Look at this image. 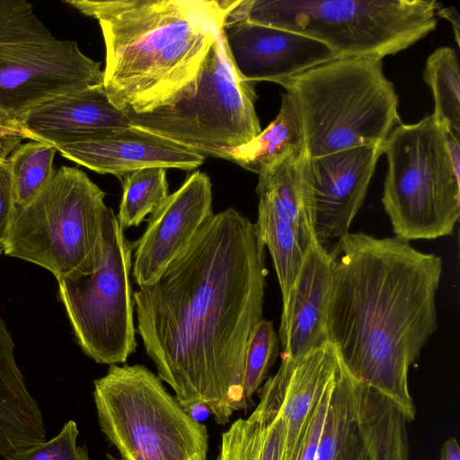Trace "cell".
Here are the masks:
<instances>
[{"label": "cell", "instance_id": "6da1fadb", "mask_svg": "<svg viewBox=\"0 0 460 460\" xmlns=\"http://www.w3.org/2000/svg\"><path fill=\"white\" fill-rule=\"evenodd\" d=\"M266 275L255 223L230 208L208 218L155 283L133 292L145 350L189 413L203 407L224 425L248 407L246 344L262 318Z\"/></svg>", "mask_w": 460, "mask_h": 460}, {"label": "cell", "instance_id": "7a4b0ae2", "mask_svg": "<svg viewBox=\"0 0 460 460\" xmlns=\"http://www.w3.org/2000/svg\"><path fill=\"white\" fill-rule=\"evenodd\" d=\"M329 341L357 379L411 421L408 375L437 329L442 260L396 236L348 233L331 250Z\"/></svg>", "mask_w": 460, "mask_h": 460}, {"label": "cell", "instance_id": "3957f363", "mask_svg": "<svg viewBox=\"0 0 460 460\" xmlns=\"http://www.w3.org/2000/svg\"><path fill=\"white\" fill-rule=\"evenodd\" d=\"M234 1L66 0L98 21L103 87L124 113H146L194 93L204 60Z\"/></svg>", "mask_w": 460, "mask_h": 460}, {"label": "cell", "instance_id": "277c9868", "mask_svg": "<svg viewBox=\"0 0 460 460\" xmlns=\"http://www.w3.org/2000/svg\"><path fill=\"white\" fill-rule=\"evenodd\" d=\"M279 84L297 108L307 157L381 146L401 123L398 96L380 58H338Z\"/></svg>", "mask_w": 460, "mask_h": 460}, {"label": "cell", "instance_id": "5b68a950", "mask_svg": "<svg viewBox=\"0 0 460 460\" xmlns=\"http://www.w3.org/2000/svg\"><path fill=\"white\" fill-rule=\"evenodd\" d=\"M434 0H237L227 21H246L313 38L340 58L382 59L437 25Z\"/></svg>", "mask_w": 460, "mask_h": 460}, {"label": "cell", "instance_id": "8992f818", "mask_svg": "<svg viewBox=\"0 0 460 460\" xmlns=\"http://www.w3.org/2000/svg\"><path fill=\"white\" fill-rule=\"evenodd\" d=\"M105 196L82 170L61 166L32 200L16 207L4 252L46 269L57 280L93 273L110 208Z\"/></svg>", "mask_w": 460, "mask_h": 460}, {"label": "cell", "instance_id": "52a82bcc", "mask_svg": "<svg viewBox=\"0 0 460 460\" xmlns=\"http://www.w3.org/2000/svg\"><path fill=\"white\" fill-rule=\"evenodd\" d=\"M100 428L122 460H207V428L142 365H111L94 380Z\"/></svg>", "mask_w": 460, "mask_h": 460}, {"label": "cell", "instance_id": "ba28073f", "mask_svg": "<svg viewBox=\"0 0 460 460\" xmlns=\"http://www.w3.org/2000/svg\"><path fill=\"white\" fill-rule=\"evenodd\" d=\"M387 172L382 203L394 236L431 240L452 234L460 216V177L445 128L433 115L399 123L382 145Z\"/></svg>", "mask_w": 460, "mask_h": 460}, {"label": "cell", "instance_id": "9c48e42d", "mask_svg": "<svg viewBox=\"0 0 460 460\" xmlns=\"http://www.w3.org/2000/svg\"><path fill=\"white\" fill-rule=\"evenodd\" d=\"M101 84V63L56 38L31 3L0 0V111L19 122L48 100Z\"/></svg>", "mask_w": 460, "mask_h": 460}, {"label": "cell", "instance_id": "30bf717a", "mask_svg": "<svg viewBox=\"0 0 460 460\" xmlns=\"http://www.w3.org/2000/svg\"><path fill=\"white\" fill-rule=\"evenodd\" d=\"M256 100L253 83L236 70L221 30L192 94L150 112L125 114L132 126L190 146L205 157L220 158L222 150L244 145L261 132Z\"/></svg>", "mask_w": 460, "mask_h": 460}, {"label": "cell", "instance_id": "8fae6325", "mask_svg": "<svg viewBox=\"0 0 460 460\" xmlns=\"http://www.w3.org/2000/svg\"><path fill=\"white\" fill-rule=\"evenodd\" d=\"M132 252V243L109 208L95 270L76 279L58 280V296L77 343L99 364L125 363L137 349L129 278Z\"/></svg>", "mask_w": 460, "mask_h": 460}, {"label": "cell", "instance_id": "7c38bea8", "mask_svg": "<svg viewBox=\"0 0 460 460\" xmlns=\"http://www.w3.org/2000/svg\"><path fill=\"white\" fill-rule=\"evenodd\" d=\"M382 154L381 146L305 155L300 173L305 208L314 239L325 249L349 233Z\"/></svg>", "mask_w": 460, "mask_h": 460}, {"label": "cell", "instance_id": "4fadbf2b", "mask_svg": "<svg viewBox=\"0 0 460 460\" xmlns=\"http://www.w3.org/2000/svg\"><path fill=\"white\" fill-rule=\"evenodd\" d=\"M212 201L210 179L198 171L150 215L145 232L132 243V275L139 288L155 283L190 242L213 215Z\"/></svg>", "mask_w": 460, "mask_h": 460}, {"label": "cell", "instance_id": "5bb4252c", "mask_svg": "<svg viewBox=\"0 0 460 460\" xmlns=\"http://www.w3.org/2000/svg\"><path fill=\"white\" fill-rule=\"evenodd\" d=\"M231 59L249 82L277 84L338 57L321 41L290 31L246 21H225Z\"/></svg>", "mask_w": 460, "mask_h": 460}, {"label": "cell", "instance_id": "9a60e30c", "mask_svg": "<svg viewBox=\"0 0 460 460\" xmlns=\"http://www.w3.org/2000/svg\"><path fill=\"white\" fill-rule=\"evenodd\" d=\"M54 146L67 160L119 179L129 172L153 167L190 171L205 160L204 155L190 146L132 125Z\"/></svg>", "mask_w": 460, "mask_h": 460}, {"label": "cell", "instance_id": "2e32d148", "mask_svg": "<svg viewBox=\"0 0 460 460\" xmlns=\"http://www.w3.org/2000/svg\"><path fill=\"white\" fill-rule=\"evenodd\" d=\"M332 279V253L314 240L287 299L279 330L282 356L299 358L330 342L327 312Z\"/></svg>", "mask_w": 460, "mask_h": 460}, {"label": "cell", "instance_id": "e0dca14e", "mask_svg": "<svg viewBox=\"0 0 460 460\" xmlns=\"http://www.w3.org/2000/svg\"><path fill=\"white\" fill-rule=\"evenodd\" d=\"M31 140L57 146L130 126L127 115L109 100L103 84L48 100L19 120Z\"/></svg>", "mask_w": 460, "mask_h": 460}, {"label": "cell", "instance_id": "ac0fdd59", "mask_svg": "<svg viewBox=\"0 0 460 460\" xmlns=\"http://www.w3.org/2000/svg\"><path fill=\"white\" fill-rule=\"evenodd\" d=\"M339 362L328 342L299 358L282 356L276 377L281 388V411L286 422L283 460H296L308 421L322 393L333 378Z\"/></svg>", "mask_w": 460, "mask_h": 460}, {"label": "cell", "instance_id": "d6986e66", "mask_svg": "<svg viewBox=\"0 0 460 460\" xmlns=\"http://www.w3.org/2000/svg\"><path fill=\"white\" fill-rule=\"evenodd\" d=\"M14 349L0 316V456L4 460H14L46 438L42 412L29 392Z\"/></svg>", "mask_w": 460, "mask_h": 460}, {"label": "cell", "instance_id": "ffe728a7", "mask_svg": "<svg viewBox=\"0 0 460 460\" xmlns=\"http://www.w3.org/2000/svg\"><path fill=\"white\" fill-rule=\"evenodd\" d=\"M260 402L247 419H238L222 434L217 460H283L286 422L281 388L275 376L260 390Z\"/></svg>", "mask_w": 460, "mask_h": 460}, {"label": "cell", "instance_id": "44dd1931", "mask_svg": "<svg viewBox=\"0 0 460 460\" xmlns=\"http://www.w3.org/2000/svg\"><path fill=\"white\" fill-rule=\"evenodd\" d=\"M274 120L244 145L222 150L220 158L257 173L294 155L305 153V136L296 103L288 93L281 95Z\"/></svg>", "mask_w": 460, "mask_h": 460}, {"label": "cell", "instance_id": "7402d4cb", "mask_svg": "<svg viewBox=\"0 0 460 460\" xmlns=\"http://www.w3.org/2000/svg\"><path fill=\"white\" fill-rule=\"evenodd\" d=\"M305 153L294 155L259 174L256 192L298 232L310 245L315 240L305 208L301 181V162Z\"/></svg>", "mask_w": 460, "mask_h": 460}, {"label": "cell", "instance_id": "603a6c76", "mask_svg": "<svg viewBox=\"0 0 460 460\" xmlns=\"http://www.w3.org/2000/svg\"><path fill=\"white\" fill-rule=\"evenodd\" d=\"M255 226L262 243L270 252L284 302L296 281L309 245L295 227L262 198H259Z\"/></svg>", "mask_w": 460, "mask_h": 460}, {"label": "cell", "instance_id": "cb8c5ba5", "mask_svg": "<svg viewBox=\"0 0 460 460\" xmlns=\"http://www.w3.org/2000/svg\"><path fill=\"white\" fill-rule=\"evenodd\" d=\"M423 80L430 87L437 121L460 138V70L456 52L440 47L428 58Z\"/></svg>", "mask_w": 460, "mask_h": 460}, {"label": "cell", "instance_id": "d4e9b609", "mask_svg": "<svg viewBox=\"0 0 460 460\" xmlns=\"http://www.w3.org/2000/svg\"><path fill=\"white\" fill-rule=\"evenodd\" d=\"M54 146L31 140L20 144L7 157L16 207L32 200L55 173Z\"/></svg>", "mask_w": 460, "mask_h": 460}, {"label": "cell", "instance_id": "484cf974", "mask_svg": "<svg viewBox=\"0 0 460 460\" xmlns=\"http://www.w3.org/2000/svg\"><path fill=\"white\" fill-rule=\"evenodd\" d=\"M120 180L123 193L116 217L124 231L131 226H138L169 194L164 168L137 170L124 175Z\"/></svg>", "mask_w": 460, "mask_h": 460}, {"label": "cell", "instance_id": "4316f807", "mask_svg": "<svg viewBox=\"0 0 460 460\" xmlns=\"http://www.w3.org/2000/svg\"><path fill=\"white\" fill-rule=\"evenodd\" d=\"M279 352V339L273 322L261 318L252 327L246 344L243 389L248 403L267 378Z\"/></svg>", "mask_w": 460, "mask_h": 460}, {"label": "cell", "instance_id": "83f0119b", "mask_svg": "<svg viewBox=\"0 0 460 460\" xmlns=\"http://www.w3.org/2000/svg\"><path fill=\"white\" fill-rule=\"evenodd\" d=\"M78 434L76 423L68 420L57 436L28 448L14 460H91L86 447L77 444Z\"/></svg>", "mask_w": 460, "mask_h": 460}, {"label": "cell", "instance_id": "f1b7e54d", "mask_svg": "<svg viewBox=\"0 0 460 460\" xmlns=\"http://www.w3.org/2000/svg\"><path fill=\"white\" fill-rule=\"evenodd\" d=\"M15 210L12 177L5 161L0 164V245L7 237Z\"/></svg>", "mask_w": 460, "mask_h": 460}, {"label": "cell", "instance_id": "f546056e", "mask_svg": "<svg viewBox=\"0 0 460 460\" xmlns=\"http://www.w3.org/2000/svg\"><path fill=\"white\" fill-rule=\"evenodd\" d=\"M25 139L18 121L0 111V164Z\"/></svg>", "mask_w": 460, "mask_h": 460}, {"label": "cell", "instance_id": "4dcf8cb0", "mask_svg": "<svg viewBox=\"0 0 460 460\" xmlns=\"http://www.w3.org/2000/svg\"><path fill=\"white\" fill-rule=\"evenodd\" d=\"M449 159L455 173L460 177V138L445 128Z\"/></svg>", "mask_w": 460, "mask_h": 460}, {"label": "cell", "instance_id": "1f68e13d", "mask_svg": "<svg viewBox=\"0 0 460 460\" xmlns=\"http://www.w3.org/2000/svg\"><path fill=\"white\" fill-rule=\"evenodd\" d=\"M440 460H460V448L456 438L445 441L440 452Z\"/></svg>", "mask_w": 460, "mask_h": 460}, {"label": "cell", "instance_id": "d6a6232c", "mask_svg": "<svg viewBox=\"0 0 460 460\" xmlns=\"http://www.w3.org/2000/svg\"><path fill=\"white\" fill-rule=\"evenodd\" d=\"M438 15L440 17L446 18L453 23V29L455 32V37L457 44L459 45L460 40V21L459 16L456 11V9L452 6L450 7H440L438 10Z\"/></svg>", "mask_w": 460, "mask_h": 460}, {"label": "cell", "instance_id": "836d02e7", "mask_svg": "<svg viewBox=\"0 0 460 460\" xmlns=\"http://www.w3.org/2000/svg\"><path fill=\"white\" fill-rule=\"evenodd\" d=\"M106 460H122V459H118V458L114 457L111 455H107L106 456Z\"/></svg>", "mask_w": 460, "mask_h": 460}, {"label": "cell", "instance_id": "e575fe53", "mask_svg": "<svg viewBox=\"0 0 460 460\" xmlns=\"http://www.w3.org/2000/svg\"><path fill=\"white\" fill-rule=\"evenodd\" d=\"M2 251H3V249H2V247H1V248H0V254H1Z\"/></svg>", "mask_w": 460, "mask_h": 460}]
</instances>
